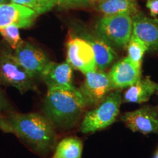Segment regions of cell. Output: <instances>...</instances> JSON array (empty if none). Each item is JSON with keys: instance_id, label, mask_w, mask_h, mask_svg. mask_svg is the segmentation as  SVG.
<instances>
[{"instance_id": "17", "label": "cell", "mask_w": 158, "mask_h": 158, "mask_svg": "<svg viewBox=\"0 0 158 158\" xmlns=\"http://www.w3.org/2000/svg\"><path fill=\"white\" fill-rule=\"evenodd\" d=\"M83 143L76 138H66L59 142L53 158H81Z\"/></svg>"}, {"instance_id": "28", "label": "cell", "mask_w": 158, "mask_h": 158, "mask_svg": "<svg viewBox=\"0 0 158 158\" xmlns=\"http://www.w3.org/2000/svg\"><path fill=\"white\" fill-rule=\"evenodd\" d=\"M89 1H90V0H89Z\"/></svg>"}, {"instance_id": "11", "label": "cell", "mask_w": 158, "mask_h": 158, "mask_svg": "<svg viewBox=\"0 0 158 158\" xmlns=\"http://www.w3.org/2000/svg\"><path fill=\"white\" fill-rule=\"evenodd\" d=\"M141 67L134 64L127 56L116 62L108 73L114 89H122L133 85L141 78Z\"/></svg>"}, {"instance_id": "6", "label": "cell", "mask_w": 158, "mask_h": 158, "mask_svg": "<svg viewBox=\"0 0 158 158\" xmlns=\"http://www.w3.org/2000/svg\"><path fill=\"white\" fill-rule=\"evenodd\" d=\"M67 62L84 74L97 69L93 49L86 40L71 35L67 43Z\"/></svg>"}, {"instance_id": "9", "label": "cell", "mask_w": 158, "mask_h": 158, "mask_svg": "<svg viewBox=\"0 0 158 158\" xmlns=\"http://www.w3.org/2000/svg\"><path fill=\"white\" fill-rule=\"evenodd\" d=\"M121 120L133 132L143 134L158 133V108L145 106L133 111L126 112Z\"/></svg>"}, {"instance_id": "3", "label": "cell", "mask_w": 158, "mask_h": 158, "mask_svg": "<svg viewBox=\"0 0 158 158\" xmlns=\"http://www.w3.org/2000/svg\"><path fill=\"white\" fill-rule=\"evenodd\" d=\"M95 33L112 48H125L133 34V15H104L96 23Z\"/></svg>"}, {"instance_id": "2", "label": "cell", "mask_w": 158, "mask_h": 158, "mask_svg": "<svg viewBox=\"0 0 158 158\" xmlns=\"http://www.w3.org/2000/svg\"><path fill=\"white\" fill-rule=\"evenodd\" d=\"M8 121L15 134L34 151L46 154L54 148V125L47 117L35 113H15L10 114Z\"/></svg>"}, {"instance_id": "24", "label": "cell", "mask_w": 158, "mask_h": 158, "mask_svg": "<svg viewBox=\"0 0 158 158\" xmlns=\"http://www.w3.org/2000/svg\"><path fill=\"white\" fill-rule=\"evenodd\" d=\"M8 108V103H7V100H6L2 91L0 90V114H1L2 111L7 110Z\"/></svg>"}, {"instance_id": "22", "label": "cell", "mask_w": 158, "mask_h": 158, "mask_svg": "<svg viewBox=\"0 0 158 158\" xmlns=\"http://www.w3.org/2000/svg\"><path fill=\"white\" fill-rule=\"evenodd\" d=\"M146 6L154 18L158 16V0H147Z\"/></svg>"}, {"instance_id": "18", "label": "cell", "mask_w": 158, "mask_h": 158, "mask_svg": "<svg viewBox=\"0 0 158 158\" xmlns=\"http://www.w3.org/2000/svg\"><path fill=\"white\" fill-rule=\"evenodd\" d=\"M127 57L134 64L141 68V63L143 55L148 51V48L143 41L132 34L129 42L127 43Z\"/></svg>"}, {"instance_id": "14", "label": "cell", "mask_w": 158, "mask_h": 158, "mask_svg": "<svg viewBox=\"0 0 158 158\" xmlns=\"http://www.w3.org/2000/svg\"><path fill=\"white\" fill-rule=\"evenodd\" d=\"M78 36L86 40L92 46L95 56L97 68L99 70L103 71L115 62L117 59V54L114 48L96 33L91 34L81 31Z\"/></svg>"}, {"instance_id": "20", "label": "cell", "mask_w": 158, "mask_h": 158, "mask_svg": "<svg viewBox=\"0 0 158 158\" xmlns=\"http://www.w3.org/2000/svg\"><path fill=\"white\" fill-rule=\"evenodd\" d=\"M12 2L19 4L35 10L37 14H42L51 10L55 5L50 0H10Z\"/></svg>"}, {"instance_id": "7", "label": "cell", "mask_w": 158, "mask_h": 158, "mask_svg": "<svg viewBox=\"0 0 158 158\" xmlns=\"http://www.w3.org/2000/svg\"><path fill=\"white\" fill-rule=\"evenodd\" d=\"M79 90L86 106H91L101 102L114 89L108 73L94 70L85 74L84 81Z\"/></svg>"}, {"instance_id": "1", "label": "cell", "mask_w": 158, "mask_h": 158, "mask_svg": "<svg viewBox=\"0 0 158 158\" xmlns=\"http://www.w3.org/2000/svg\"><path fill=\"white\" fill-rule=\"evenodd\" d=\"M85 104L80 90L70 87H48L45 99L46 117L57 127L70 128L78 121Z\"/></svg>"}, {"instance_id": "16", "label": "cell", "mask_w": 158, "mask_h": 158, "mask_svg": "<svg viewBox=\"0 0 158 158\" xmlns=\"http://www.w3.org/2000/svg\"><path fill=\"white\" fill-rule=\"evenodd\" d=\"M97 9L105 15L130 14L138 13L136 0H98Z\"/></svg>"}, {"instance_id": "13", "label": "cell", "mask_w": 158, "mask_h": 158, "mask_svg": "<svg viewBox=\"0 0 158 158\" xmlns=\"http://www.w3.org/2000/svg\"><path fill=\"white\" fill-rule=\"evenodd\" d=\"M48 87H70L73 85V68L68 62H49L40 75Z\"/></svg>"}, {"instance_id": "23", "label": "cell", "mask_w": 158, "mask_h": 158, "mask_svg": "<svg viewBox=\"0 0 158 158\" xmlns=\"http://www.w3.org/2000/svg\"><path fill=\"white\" fill-rule=\"evenodd\" d=\"M0 129L6 133H15L14 130L12 127L10 123L8 120H6L5 118L0 114Z\"/></svg>"}, {"instance_id": "12", "label": "cell", "mask_w": 158, "mask_h": 158, "mask_svg": "<svg viewBox=\"0 0 158 158\" xmlns=\"http://www.w3.org/2000/svg\"><path fill=\"white\" fill-rule=\"evenodd\" d=\"M133 35L145 43L148 51L158 49V19L143 13L133 15Z\"/></svg>"}, {"instance_id": "8", "label": "cell", "mask_w": 158, "mask_h": 158, "mask_svg": "<svg viewBox=\"0 0 158 158\" xmlns=\"http://www.w3.org/2000/svg\"><path fill=\"white\" fill-rule=\"evenodd\" d=\"M13 56L27 73L34 78L40 76L50 62L47 55L40 48L24 41L15 49Z\"/></svg>"}, {"instance_id": "10", "label": "cell", "mask_w": 158, "mask_h": 158, "mask_svg": "<svg viewBox=\"0 0 158 158\" xmlns=\"http://www.w3.org/2000/svg\"><path fill=\"white\" fill-rule=\"evenodd\" d=\"M38 14L33 10L16 3L0 5V28L14 24L19 28H27L34 23Z\"/></svg>"}, {"instance_id": "19", "label": "cell", "mask_w": 158, "mask_h": 158, "mask_svg": "<svg viewBox=\"0 0 158 158\" xmlns=\"http://www.w3.org/2000/svg\"><path fill=\"white\" fill-rule=\"evenodd\" d=\"M0 34L3 37L13 49H16L23 40L21 38L19 33V27L16 25L11 24L0 28Z\"/></svg>"}, {"instance_id": "27", "label": "cell", "mask_w": 158, "mask_h": 158, "mask_svg": "<svg viewBox=\"0 0 158 158\" xmlns=\"http://www.w3.org/2000/svg\"><path fill=\"white\" fill-rule=\"evenodd\" d=\"M157 94H158V91H157Z\"/></svg>"}, {"instance_id": "4", "label": "cell", "mask_w": 158, "mask_h": 158, "mask_svg": "<svg viewBox=\"0 0 158 158\" xmlns=\"http://www.w3.org/2000/svg\"><path fill=\"white\" fill-rule=\"evenodd\" d=\"M122 102L120 89L110 92L95 108L85 114L80 130L83 133H94L108 127L116 121Z\"/></svg>"}, {"instance_id": "25", "label": "cell", "mask_w": 158, "mask_h": 158, "mask_svg": "<svg viewBox=\"0 0 158 158\" xmlns=\"http://www.w3.org/2000/svg\"><path fill=\"white\" fill-rule=\"evenodd\" d=\"M153 158H158V147H157V150H156V152H155V155H154Z\"/></svg>"}, {"instance_id": "15", "label": "cell", "mask_w": 158, "mask_h": 158, "mask_svg": "<svg viewBox=\"0 0 158 158\" xmlns=\"http://www.w3.org/2000/svg\"><path fill=\"white\" fill-rule=\"evenodd\" d=\"M157 91L158 84L152 81L149 77L140 78L125 91L122 96V102L143 103L147 102Z\"/></svg>"}, {"instance_id": "5", "label": "cell", "mask_w": 158, "mask_h": 158, "mask_svg": "<svg viewBox=\"0 0 158 158\" xmlns=\"http://www.w3.org/2000/svg\"><path fill=\"white\" fill-rule=\"evenodd\" d=\"M0 83L16 88L21 93L29 90H36L34 78L27 73L18 63L12 53L0 52Z\"/></svg>"}, {"instance_id": "21", "label": "cell", "mask_w": 158, "mask_h": 158, "mask_svg": "<svg viewBox=\"0 0 158 158\" xmlns=\"http://www.w3.org/2000/svg\"><path fill=\"white\" fill-rule=\"evenodd\" d=\"M55 5L63 7H81L87 6L89 0H50Z\"/></svg>"}, {"instance_id": "26", "label": "cell", "mask_w": 158, "mask_h": 158, "mask_svg": "<svg viewBox=\"0 0 158 158\" xmlns=\"http://www.w3.org/2000/svg\"><path fill=\"white\" fill-rule=\"evenodd\" d=\"M7 1H8V0H0V5H2V4L7 3Z\"/></svg>"}]
</instances>
